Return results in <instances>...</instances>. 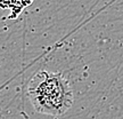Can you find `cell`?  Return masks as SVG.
I'll use <instances>...</instances> for the list:
<instances>
[{
	"instance_id": "6da1fadb",
	"label": "cell",
	"mask_w": 123,
	"mask_h": 119,
	"mask_svg": "<svg viewBox=\"0 0 123 119\" xmlns=\"http://www.w3.org/2000/svg\"><path fill=\"white\" fill-rule=\"evenodd\" d=\"M34 110L39 113L59 117L73 105L71 85L58 72L38 71L29 81L26 91Z\"/></svg>"
}]
</instances>
